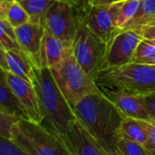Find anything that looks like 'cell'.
I'll return each mask as SVG.
<instances>
[{
  "mask_svg": "<svg viewBox=\"0 0 155 155\" xmlns=\"http://www.w3.org/2000/svg\"><path fill=\"white\" fill-rule=\"evenodd\" d=\"M139 97L143 103V105L145 106L150 116L155 120V93Z\"/></svg>",
  "mask_w": 155,
  "mask_h": 155,
  "instance_id": "obj_30",
  "label": "cell"
},
{
  "mask_svg": "<svg viewBox=\"0 0 155 155\" xmlns=\"http://www.w3.org/2000/svg\"><path fill=\"white\" fill-rule=\"evenodd\" d=\"M141 0H116L113 2L115 24L118 29L123 30L137 13Z\"/></svg>",
  "mask_w": 155,
  "mask_h": 155,
  "instance_id": "obj_18",
  "label": "cell"
},
{
  "mask_svg": "<svg viewBox=\"0 0 155 155\" xmlns=\"http://www.w3.org/2000/svg\"><path fill=\"white\" fill-rule=\"evenodd\" d=\"M107 45L94 35L79 16L74 55L81 67L94 79L105 67Z\"/></svg>",
  "mask_w": 155,
  "mask_h": 155,
  "instance_id": "obj_6",
  "label": "cell"
},
{
  "mask_svg": "<svg viewBox=\"0 0 155 155\" xmlns=\"http://www.w3.org/2000/svg\"><path fill=\"white\" fill-rule=\"evenodd\" d=\"M116 0H92V5H108Z\"/></svg>",
  "mask_w": 155,
  "mask_h": 155,
  "instance_id": "obj_31",
  "label": "cell"
},
{
  "mask_svg": "<svg viewBox=\"0 0 155 155\" xmlns=\"http://www.w3.org/2000/svg\"><path fill=\"white\" fill-rule=\"evenodd\" d=\"M57 0H24L20 4L30 17V22L45 26V18Z\"/></svg>",
  "mask_w": 155,
  "mask_h": 155,
  "instance_id": "obj_19",
  "label": "cell"
},
{
  "mask_svg": "<svg viewBox=\"0 0 155 155\" xmlns=\"http://www.w3.org/2000/svg\"><path fill=\"white\" fill-rule=\"evenodd\" d=\"M2 70V69H0ZM5 75L6 81L14 92V94L19 98L28 112L30 121L36 124L41 123V114L38 105V100L34 84L19 76H16L9 72L2 70Z\"/></svg>",
  "mask_w": 155,
  "mask_h": 155,
  "instance_id": "obj_13",
  "label": "cell"
},
{
  "mask_svg": "<svg viewBox=\"0 0 155 155\" xmlns=\"http://www.w3.org/2000/svg\"><path fill=\"white\" fill-rule=\"evenodd\" d=\"M79 16L87 28L106 45L120 30L115 24L113 3L92 5L83 15Z\"/></svg>",
  "mask_w": 155,
  "mask_h": 155,
  "instance_id": "obj_9",
  "label": "cell"
},
{
  "mask_svg": "<svg viewBox=\"0 0 155 155\" xmlns=\"http://www.w3.org/2000/svg\"><path fill=\"white\" fill-rule=\"evenodd\" d=\"M99 87L102 93L116 106V108L125 118L143 121L153 119L139 96L134 95L121 89L104 86Z\"/></svg>",
  "mask_w": 155,
  "mask_h": 155,
  "instance_id": "obj_10",
  "label": "cell"
},
{
  "mask_svg": "<svg viewBox=\"0 0 155 155\" xmlns=\"http://www.w3.org/2000/svg\"><path fill=\"white\" fill-rule=\"evenodd\" d=\"M50 70L56 84L73 109L87 95L101 91L94 79L78 64L74 52Z\"/></svg>",
  "mask_w": 155,
  "mask_h": 155,
  "instance_id": "obj_4",
  "label": "cell"
},
{
  "mask_svg": "<svg viewBox=\"0 0 155 155\" xmlns=\"http://www.w3.org/2000/svg\"><path fill=\"white\" fill-rule=\"evenodd\" d=\"M5 1H8V2H18V3H21L22 1L24 0H5Z\"/></svg>",
  "mask_w": 155,
  "mask_h": 155,
  "instance_id": "obj_32",
  "label": "cell"
},
{
  "mask_svg": "<svg viewBox=\"0 0 155 155\" xmlns=\"http://www.w3.org/2000/svg\"><path fill=\"white\" fill-rule=\"evenodd\" d=\"M0 112L15 115L20 120H29L27 110L10 88L4 72L0 73Z\"/></svg>",
  "mask_w": 155,
  "mask_h": 155,
  "instance_id": "obj_16",
  "label": "cell"
},
{
  "mask_svg": "<svg viewBox=\"0 0 155 155\" xmlns=\"http://www.w3.org/2000/svg\"><path fill=\"white\" fill-rule=\"evenodd\" d=\"M98 86L116 88L136 96L155 93V65L131 63L105 68L94 77Z\"/></svg>",
  "mask_w": 155,
  "mask_h": 155,
  "instance_id": "obj_3",
  "label": "cell"
},
{
  "mask_svg": "<svg viewBox=\"0 0 155 155\" xmlns=\"http://www.w3.org/2000/svg\"><path fill=\"white\" fill-rule=\"evenodd\" d=\"M41 114L40 124L52 134L62 137L76 120L74 109L62 94L48 67H35L33 82Z\"/></svg>",
  "mask_w": 155,
  "mask_h": 155,
  "instance_id": "obj_2",
  "label": "cell"
},
{
  "mask_svg": "<svg viewBox=\"0 0 155 155\" xmlns=\"http://www.w3.org/2000/svg\"><path fill=\"white\" fill-rule=\"evenodd\" d=\"M60 139L72 155H103L101 148L78 119L70 124L66 134Z\"/></svg>",
  "mask_w": 155,
  "mask_h": 155,
  "instance_id": "obj_12",
  "label": "cell"
},
{
  "mask_svg": "<svg viewBox=\"0 0 155 155\" xmlns=\"http://www.w3.org/2000/svg\"><path fill=\"white\" fill-rule=\"evenodd\" d=\"M0 19H5L14 28L30 22V17L18 2L0 0Z\"/></svg>",
  "mask_w": 155,
  "mask_h": 155,
  "instance_id": "obj_17",
  "label": "cell"
},
{
  "mask_svg": "<svg viewBox=\"0 0 155 155\" xmlns=\"http://www.w3.org/2000/svg\"><path fill=\"white\" fill-rule=\"evenodd\" d=\"M74 113L100 148L110 155H119L117 142L124 116L102 91L82 99Z\"/></svg>",
  "mask_w": 155,
  "mask_h": 155,
  "instance_id": "obj_1",
  "label": "cell"
},
{
  "mask_svg": "<svg viewBox=\"0 0 155 155\" xmlns=\"http://www.w3.org/2000/svg\"><path fill=\"white\" fill-rule=\"evenodd\" d=\"M101 150H102V153H103V155H110V154H109V153H106L105 151H104V150H103L102 148H101Z\"/></svg>",
  "mask_w": 155,
  "mask_h": 155,
  "instance_id": "obj_33",
  "label": "cell"
},
{
  "mask_svg": "<svg viewBox=\"0 0 155 155\" xmlns=\"http://www.w3.org/2000/svg\"><path fill=\"white\" fill-rule=\"evenodd\" d=\"M143 40V37L134 30H119L107 45L104 69L131 64Z\"/></svg>",
  "mask_w": 155,
  "mask_h": 155,
  "instance_id": "obj_8",
  "label": "cell"
},
{
  "mask_svg": "<svg viewBox=\"0 0 155 155\" xmlns=\"http://www.w3.org/2000/svg\"><path fill=\"white\" fill-rule=\"evenodd\" d=\"M73 52L74 48L67 46L45 28L42 50V66L48 68L57 66Z\"/></svg>",
  "mask_w": 155,
  "mask_h": 155,
  "instance_id": "obj_15",
  "label": "cell"
},
{
  "mask_svg": "<svg viewBox=\"0 0 155 155\" xmlns=\"http://www.w3.org/2000/svg\"><path fill=\"white\" fill-rule=\"evenodd\" d=\"M132 63L155 65L154 42L143 39L139 45Z\"/></svg>",
  "mask_w": 155,
  "mask_h": 155,
  "instance_id": "obj_23",
  "label": "cell"
},
{
  "mask_svg": "<svg viewBox=\"0 0 155 155\" xmlns=\"http://www.w3.org/2000/svg\"><path fill=\"white\" fill-rule=\"evenodd\" d=\"M0 69L33 84L35 65L22 50H5L0 46Z\"/></svg>",
  "mask_w": 155,
  "mask_h": 155,
  "instance_id": "obj_14",
  "label": "cell"
},
{
  "mask_svg": "<svg viewBox=\"0 0 155 155\" xmlns=\"http://www.w3.org/2000/svg\"><path fill=\"white\" fill-rule=\"evenodd\" d=\"M45 27L29 22L15 28L21 49L28 55L35 67H42V50Z\"/></svg>",
  "mask_w": 155,
  "mask_h": 155,
  "instance_id": "obj_11",
  "label": "cell"
},
{
  "mask_svg": "<svg viewBox=\"0 0 155 155\" xmlns=\"http://www.w3.org/2000/svg\"><path fill=\"white\" fill-rule=\"evenodd\" d=\"M70 4L78 13L79 15H83L90 6H92V0H64Z\"/></svg>",
  "mask_w": 155,
  "mask_h": 155,
  "instance_id": "obj_29",
  "label": "cell"
},
{
  "mask_svg": "<svg viewBox=\"0 0 155 155\" xmlns=\"http://www.w3.org/2000/svg\"><path fill=\"white\" fill-rule=\"evenodd\" d=\"M150 155H155V150L150 151Z\"/></svg>",
  "mask_w": 155,
  "mask_h": 155,
  "instance_id": "obj_34",
  "label": "cell"
},
{
  "mask_svg": "<svg viewBox=\"0 0 155 155\" xmlns=\"http://www.w3.org/2000/svg\"><path fill=\"white\" fill-rule=\"evenodd\" d=\"M139 121L141 122L143 126L146 129L149 135L148 142L144 145L145 148L148 149L149 151L155 150V120L152 119L149 121H143V120H139Z\"/></svg>",
  "mask_w": 155,
  "mask_h": 155,
  "instance_id": "obj_28",
  "label": "cell"
},
{
  "mask_svg": "<svg viewBox=\"0 0 155 155\" xmlns=\"http://www.w3.org/2000/svg\"><path fill=\"white\" fill-rule=\"evenodd\" d=\"M11 141L31 155H72L59 137L29 120L18 122Z\"/></svg>",
  "mask_w": 155,
  "mask_h": 155,
  "instance_id": "obj_5",
  "label": "cell"
},
{
  "mask_svg": "<svg viewBox=\"0 0 155 155\" xmlns=\"http://www.w3.org/2000/svg\"><path fill=\"white\" fill-rule=\"evenodd\" d=\"M79 15L64 0H57L48 12L45 27L67 46L74 48L78 32Z\"/></svg>",
  "mask_w": 155,
  "mask_h": 155,
  "instance_id": "obj_7",
  "label": "cell"
},
{
  "mask_svg": "<svg viewBox=\"0 0 155 155\" xmlns=\"http://www.w3.org/2000/svg\"><path fill=\"white\" fill-rule=\"evenodd\" d=\"M117 149L119 155H150V151L144 145L132 141L122 132L117 142Z\"/></svg>",
  "mask_w": 155,
  "mask_h": 155,
  "instance_id": "obj_24",
  "label": "cell"
},
{
  "mask_svg": "<svg viewBox=\"0 0 155 155\" xmlns=\"http://www.w3.org/2000/svg\"><path fill=\"white\" fill-rule=\"evenodd\" d=\"M121 132L127 138L143 145H145L149 139L146 129L143 126L139 120L124 117L122 124Z\"/></svg>",
  "mask_w": 155,
  "mask_h": 155,
  "instance_id": "obj_20",
  "label": "cell"
},
{
  "mask_svg": "<svg viewBox=\"0 0 155 155\" xmlns=\"http://www.w3.org/2000/svg\"><path fill=\"white\" fill-rule=\"evenodd\" d=\"M155 17V0H141L139 9L124 29L134 30Z\"/></svg>",
  "mask_w": 155,
  "mask_h": 155,
  "instance_id": "obj_21",
  "label": "cell"
},
{
  "mask_svg": "<svg viewBox=\"0 0 155 155\" xmlns=\"http://www.w3.org/2000/svg\"><path fill=\"white\" fill-rule=\"evenodd\" d=\"M0 46L5 50H22L18 43L15 28L5 19H0Z\"/></svg>",
  "mask_w": 155,
  "mask_h": 155,
  "instance_id": "obj_22",
  "label": "cell"
},
{
  "mask_svg": "<svg viewBox=\"0 0 155 155\" xmlns=\"http://www.w3.org/2000/svg\"><path fill=\"white\" fill-rule=\"evenodd\" d=\"M20 119L15 115H10L0 112V138L12 140L15 125Z\"/></svg>",
  "mask_w": 155,
  "mask_h": 155,
  "instance_id": "obj_25",
  "label": "cell"
},
{
  "mask_svg": "<svg viewBox=\"0 0 155 155\" xmlns=\"http://www.w3.org/2000/svg\"><path fill=\"white\" fill-rule=\"evenodd\" d=\"M0 155H31L11 140L0 138Z\"/></svg>",
  "mask_w": 155,
  "mask_h": 155,
  "instance_id": "obj_26",
  "label": "cell"
},
{
  "mask_svg": "<svg viewBox=\"0 0 155 155\" xmlns=\"http://www.w3.org/2000/svg\"><path fill=\"white\" fill-rule=\"evenodd\" d=\"M134 31L138 32L145 40H149L155 43V17L149 22L140 25Z\"/></svg>",
  "mask_w": 155,
  "mask_h": 155,
  "instance_id": "obj_27",
  "label": "cell"
}]
</instances>
